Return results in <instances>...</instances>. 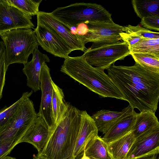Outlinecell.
Returning <instances> with one entry per match:
<instances>
[{"instance_id": "obj_1", "label": "cell", "mask_w": 159, "mask_h": 159, "mask_svg": "<svg viewBox=\"0 0 159 159\" xmlns=\"http://www.w3.org/2000/svg\"><path fill=\"white\" fill-rule=\"evenodd\" d=\"M107 75L132 108L156 111L159 101V74L135 62L131 66L114 64Z\"/></svg>"}, {"instance_id": "obj_2", "label": "cell", "mask_w": 159, "mask_h": 159, "mask_svg": "<svg viewBox=\"0 0 159 159\" xmlns=\"http://www.w3.org/2000/svg\"><path fill=\"white\" fill-rule=\"evenodd\" d=\"M83 111L69 103L61 121L37 156L42 159H69L72 157L79 134Z\"/></svg>"}, {"instance_id": "obj_3", "label": "cell", "mask_w": 159, "mask_h": 159, "mask_svg": "<svg viewBox=\"0 0 159 159\" xmlns=\"http://www.w3.org/2000/svg\"><path fill=\"white\" fill-rule=\"evenodd\" d=\"M60 71L102 97L124 100L121 93L104 70L91 66L83 55L65 58Z\"/></svg>"}, {"instance_id": "obj_4", "label": "cell", "mask_w": 159, "mask_h": 159, "mask_svg": "<svg viewBox=\"0 0 159 159\" xmlns=\"http://www.w3.org/2000/svg\"><path fill=\"white\" fill-rule=\"evenodd\" d=\"M51 14L70 29L82 23L113 21L111 15L101 5L80 2L58 7Z\"/></svg>"}, {"instance_id": "obj_5", "label": "cell", "mask_w": 159, "mask_h": 159, "mask_svg": "<svg viewBox=\"0 0 159 159\" xmlns=\"http://www.w3.org/2000/svg\"><path fill=\"white\" fill-rule=\"evenodd\" d=\"M6 49L7 63L23 64L39 45L34 31L30 28L18 29L0 34Z\"/></svg>"}, {"instance_id": "obj_6", "label": "cell", "mask_w": 159, "mask_h": 159, "mask_svg": "<svg viewBox=\"0 0 159 159\" xmlns=\"http://www.w3.org/2000/svg\"><path fill=\"white\" fill-rule=\"evenodd\" d=\"M130 55L128 44L120 41L112 43H93L83 55L91 66L107 70L117 60Z\"/></svg>"}, {"instance_id": "obj_7", "label": "cell", "mask_w": 159, "mask_h": 159, "mask_svg": "<svg viewBox=\"0 0 159 159\" xmlns=\"http://www.w3.org/2000/svg\"><path fill=\"white\" fill-rule=\"evenodd\" d=\"M37 115L33 102L29 98L6 124L0 128V141L13 140L16 145Z\"/></svg>"}, {"instance_id": "obj_8", "label": "cell", "mask_w": 159, "mask_h": 159, "mask_svg": "<svg viewBox=\"0 0 159 159\" xmlns=\"http://www.w3.org/2000/svg\"><path fill=\"white\" fill-rule=\"evenodd\" d=\"M37 17V23L48 28L67 43L73 51L78 50L84 52L86 50L85 44L81 36L72 34L70 29L54 17L50 13L39 11Z\"/></svg>"}, {"instance_id": "obj_9", "label": "cell", "mask_w": 159, "mask_h": 159, "mask_svg": "<svg viewBox=\"0 0 159 159\" xmlns=\"http://www.w3.org/2000/svg\"><path fill=\"white\" fill-rule=\"evenodd\" d=\"M88 34L81 36L86 44L89 42L112 43L121 40L120 34L125 31V27L110 22H87Z\"/></svg>"}, {"instance_id": "obj_10", "label": "cell", "mask_w": 159, "mask_h": 159, "mask_svg": "<svg viewBox=\"0 0 159 159\" xmlns=\"http://www.w3.org/2000/svg\"><path fill=\"white\" fill-rule=\"evenodd\" d=\"M32 17L10 4L7 0H0V34L18 29H34Z\"/></svg>"}, {"instance_id": "obj_11", "label": "cell", "mask_w": 159, "mask_h": 159, "mask_svg": "<svg viewBox=\"0 0 159 159\" xmlns=\"http://www.w3.org/2000/svg\"><path fill=\"white\" fill-rule=\"evenodd\" d=\"M52 80L50 70L47 64L43 65L40 75L41 99L38 114L44 120L51 129L53 130L56 126L54 117L52 100L53 88Z\"/></svg>"}, {"instance_id": "obj_12", "label": "cell", "mask_w": 159, "mask_h": 159, "mask_svg": "<svg viewBox=\"0 0 159 159\" xmlns=\"http://www.w3.org/2000/svg\"><path fill=\"white\" fill-rule=\"evenodd\" d=\"M34 31L39 45L54 56L65 58L73 51L67 43L44 25L37 23Z\"/></svg>"}, {"instance_id": "obj_13", "label": "cell", "mask_w": 159, "mask_h": 159, "mask_svg": "<svg viewBox=\"0 0 159 159\" xmlns=\"http://www.w3.org/2000/svg\"><path fill=\"white\" fill-rule=\"evenodd\" d=\"M159 153V125L135 138L126 159Z\"/></svg>"}, {"instance_id": "obj_14", "label": "cell", "mask_w": 159, "mask_h": 159, "mask_svg": "<svg viewBox=\"0 0 159 159\" xmlns=\"http://www.w3.org/2000/svg\"><path fill=\"white\" fill-rule=\"evenodd\" d=\"M52 130L38 113L32 123L18 142L33 145L39 153L46 145Z\"/></svg>"}, {"instance_id": "obj_15", "label": "cell", "mask_w": 159, "mask_h": 159, "mask_svg": "<svg viewBox=\"0 0 159 159\" xmlns=\"http://www.w3.org/2000/svg\"><path fill=\"white\" fill-rule=\"evenodd\" d=\"M32 60L24 64L22 71L27 77V85L34 92L40 90V75L44 62L50 61L46 54L42 53L38 48L34 50Z\"/></svg>"}, {"instance_id": "obj_16", "label": "cell", "mask_w": 159, "mask_h": 159, "mask_svg": "<svg viewBox=\"0 0 159 159\" xmlns=\"http://www.w3.org/2000/svg\"><path fill=\"white\" fill-rule=\"evenodd\" d=\"M95 122L86 111H83L81 124L73 157L76 158L85 149L89 143L98 135Z\"/></svg>"}, {"instance_id": "obj_17", "label": "cell", "mask_w": 159, "mask_h": 159, "mask_svg": "<svg viewBox=\"0 0 159 159\" xmlns=\"http://www.w3.org/2000/svg\"><path fill=\"white\" fill-rule=\"evenodd\" d=\"M134 111L129 105L121 111L103 109L96 112L91 117L98 131L104 134L120 119Z\"/></svg>"}, {"instance_id": "obj_18", "label": "cell", "mask_w": 159, "mask_h": 159, "mask_svg": "<svg viewBox=\"0 0 159 159\" xmlns=\"http://www.w3.org/2000/svg\"><path fill=\"white\" fill-rule=\"evenodd\" d=\"M137 114L134 111L123 117L104 134L102 139L108 143L132 131Z\"/></svg>"}, {"instance_id": "obj_19", "label": "cell", "mask_w": 159, "mask_h": 159, "mask_svg": "<svg viewBox=\"0 0 159 159\" xmlns=\"http://www.w3.org/2000/svg\"><path fill=\"white\" fill-rule=\"evenodd\" d=\"M135 139L132 130L107 143L108 149L112 159H126L127 154Z\"/></svg>"}, {"instance_id": "obj_20", "label": "cell", "mask_w": 159, "mask_h": 159, "mask_svg": "<svg viewBox=\"0 0 159 159\" xmlns=\"http://www.w3.org/2000/svg\"><path fill=\"white\" fill-rule=\"evenodd\" d=\"M159 125L155 113L145 111L137 113L132 131L136 138L143 133Z\"/></svg>"}, {"instance_id": "obj_21", "label": "cell", "mask_w": 159, "mask_h": 159, "mask_svg": "<svg viewBox=\"0 0 159 159\" xmlns=\"http://www.w3.org/2000/svg\"><path fill=\"white\" fill-rule=\"evenodd\" d=\"M52 105L53 114L56 125L62 119L66 111L69 103L66 102L62 89L53 82Z\"/></svg>"}, {"instance_id": "obj_22", "label": "cell", "mask_w": 159, "mask_h": 159, "mask_svg": "<svg viewBox=\"0 0 159 159\" xmlns=\"http://www.w3.org/2000/svg\"><path fill=\"white\" fill-rule=\"evenodd\" d=\"M86 155L96 159H112L109 151L107 143L98 135L93 139L84 150Z\"/></svg>"}, {"instance_id": "obj_23", "label": "cell", "mask_w": 159, "mask_h": 159, "mask_svg": "<svg viewBox=\"0 0 159 159\" xmlns=\"http://www.w3.org/2000/svg\"><path fill=\"white\" fill-rule=\"evenodd\" d=\"M133 8L141 19L143 17L159 15V0H132Z\"/></svg>"}, {"instance_id": "obj_24", "label": "cell", "mask_w": 159, "mask_h": 159, "mask_svg": "<svg viewBox=\"0 0 159 159\" xmlns=\"http://www.w3.org/2000/svg\"><path fill=\"white\" fill-rule=\"evenodd\" d=\"M129 48L130 53H146L159 58V38L150 39H143Z\"/></svg>"}, {"instance_id": "obj_25", "label": "cell", "mask_w": 159, "mask_h": 159, "mask_svg": "<svg viewBox=\"0 0 159 159\" xmlns=\"http://www.w3.org/2000/svg\"><path fill=\"white\" fill-rule=\"evenodd\" d=\"M135 62L153 72L159 74V58L149 54L130 53Z\"/></svg>"}, {"instance_id": "obj_26", "label": "cell", "mask_w": 159, "mask_h": 159, "mask_svg": "<svg viewBox=\"0 0 159 159\" xmlns=\"http://www.w3.org/2000/svg\"><path fill=\"white\" fill-rule=\"evenodd\" d=\"M11 5L25 14L32 16L39 13V7L42 0H7Z\"/></svg>"}, {"instance_id": "obj_27", "label": "cell", "mask_w": 159, "mask_h": 159, "mask_svg": "<svg viewBox=\"0 0 159 159\" xmlns=\"http://www.w3.org/2000/svg\"><path fill=\"white\" fill-rule=\"evenodd\" d=\"M33 91L23 93L21 97L9 107L2 109L0 112V128L7 122L10 118L17 111L21 105L32 95Z\"/></svg>"}, {"instance_id": "obj_28", "label": "cell", "mask_w": 159, "mask_h": 159, "mask_svg": "<svg viewBox=\"0 0 159 159\" xmlns=\"http://www.w3.org/2000/svg\"><path fill=\"white\" fill-rule=\"evenodd\" d=\"M125 27L124 32L139 37L143 39H150L159 38V32H153L139 25H128Z\"/></svg>"}, {"instance_id": "obj_29", "label": "cell", "mask_w": 159, "mask_h": 159, "mask_svg": "<svg viewBox=\"0 0 159 159\" xmlns=\"http://www.w3.org/2000/svg\"><path fill=\"white\" fill-rule=\"evenodd\" d=\"M8 66L7 65L6 49L3 41L0 43V99L2 97L3 88L5 84V75Z\"/></svg>"}, {"instance_id": "obj_30", "label": "cell", "mask_w": 159, "mask_h": 159, "mask_svg": "<svg viewBox=\"0 0 159 159\" xmlns=\"http://www.w3.org/2000/svg\"><path fill=\"white\" fill-rule=\"evenodd\" d=\"M140 24L147 29L159 31V15L143 17Z\"/></svg>"}, {"instance_id": "obj_31", "label": "cell", "mask_w": 159, "mask_h": 159, "mask_svg": "<svg viewBox=\"0 0 159 159\" xmlns=\"http://www.w3.org/2000/svg\"><path fill=\"white\" fill-rule=\"evenodd\" d=\"M15 147L13 140L0 141V158L7 156Z\"/></svg>"}, {"instance_id": "obj_32", "label": "cell", "mask_w": 159, "mask_h": 159, "mask_svg": "<svg viewBox=\"0 0 159 159\" xmlns=\"http://www.w3.org/2000/svg\"><path fill=\"white\" fill-rule=\"evenodd\" d=\"M123 42H126L130 47L137 43L143 39L141 38L131 35L124 32L120 34Z\"/></svg>"}, {"instance_id": "obj_33", "label": "cell", "mask_w": 159, "mask_h": 159, "mask_svg": "<svg viewBox=\"0 0 159 159\" xmlns=\"http://www.w3.org/2000/svg\"><path fill=\"white\" fill-rule=\"evenodd\" d=\"M77 35L82 36L86 35L89 32V28L85 23L79 24L76 27Z\"/></svg>"}, {"instance_id": "obj_34", "label": "cell", "mask_w": 159, "mask_h": 159, "mask_svg": "<svg viewBox=\"0 0 159 159\" xmlns=\"http://www.w3.org/2000/svg\"><path fill=\"white\" fill-rule=\"evenodd\" d=\"M157 154L146 156L130 159H157Z\"/></svg>"}, {"instance_id": "obj_35", "label": "cell", "mask_w": 159, "mask_h": 159, "mask_svg": "<svg viewBox=\"0 0 159 159\" xmlns=\"http://www.w3.org/2000/svg\"><path fill=\"white\" fill-rule=\"evenodd\" d=\"M80 155H81V156L80 159H91L90 157L87 156L86 155L84 151Z\"/></svg>"}, {"instance_id": "obj_36", "label": "cell", "mask_w": 159, "mask_h": 159, "mask_svg": "<svg viewBox=\"0 0 159 159\" xmlns=\"http://www.w3.org/2000/svg\"><path fill=\"white\" fill-rule=\"evenodd\" d=\"M0 159H16V158L9 156L8 155L0 158Z\"/></svg>"}, {"instance_id": "obj_37", "label": "cell", "mask_w": 159, "mask_h": 159, "mask_svg": "<svg viewBox=\"0 0 159 159\" xmlns=\"http://www.w3.org/2000/svg\"><path fill=\"white\" fill-rule=\"evenodd\" d=\"M33 159H42L38 157L37 155L34 154L33 155Z\"/></svg>"}, {"instance_id": "obj_38", "label": "cell", "mask_w": 159, "mask_h": 159, "mask_svg": "<svg viewBox=\"0 0 159 159\" xmlns=\"http://www.w3.org/2000/svg\"><path fill=\"white\" fill-rule=\"evenodd\" d=\"M69 159H76V158L74 157H72Z\"/></svg>"}, {"instance_id": "obj_39", "label": "cell", "mask_w": 159, "mask_h": 159, "mask_svg": "<svg viewBox=\"0 0 159 159\" xmlns=\"http://www.w3.org/2000/svg\"><path fill=\"white\" fill-rule=\"evenodd\" d=\"M90 158H91V159H95V158H92V157H90Z\"/></svg>"}, {"instance_id": "obj_40", "label": "cell", "mask_w": 159, "mask_h": 159, "mask_svg": "<svg viewBox=\"0 0 159 159\" xmlns=\"http://www.w3.org/2000/svg\"><path fill=\"white\" fill-rule=\"evenodd\" d=\"M158 159H159V157H158Z\"/></svg>"}]
</instances>
